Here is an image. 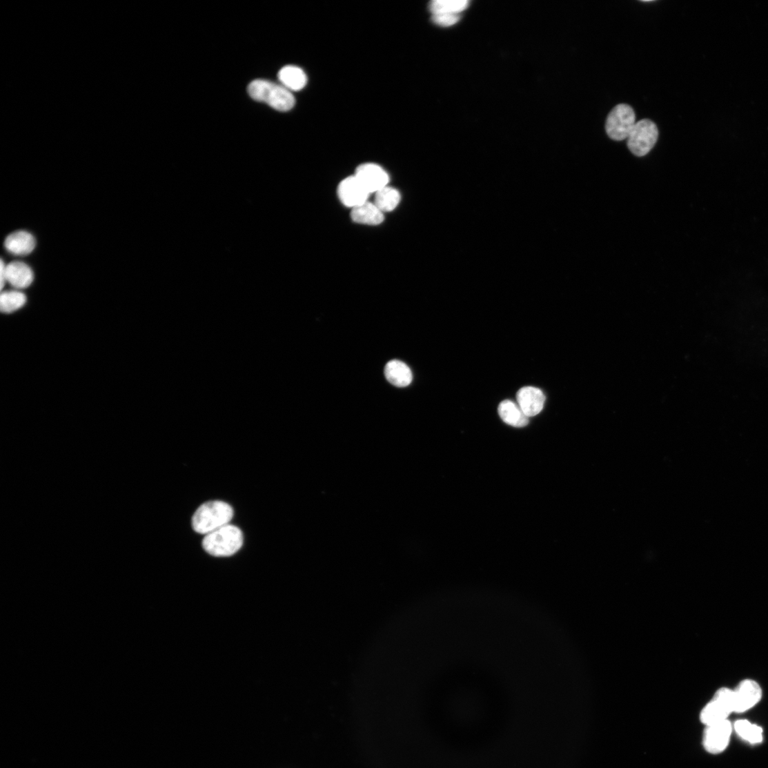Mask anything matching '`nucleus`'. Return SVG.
<instances>
[{
  "label": "nucleus",
  "instance_id": "21",
  "mask_svg": "<svg viewBox=\"0 0 768 768\" xmlns=\"http://www.w3.org/2000/svg\"><path fill=\"white\" fill-rule=\"evenodd\" d=\"M469 6L467 0H435L431 3L429 8L432 14H459Z\"/></svg>",
  "mask_w": 768,
  "mask_h": 768
},
{
  "label": "nucleus",
  "instance_id": "23",
  "mask_svg": "<svg viewBox=\"0 0 768 768\" xmlns=\"http://www.w3.org/2000/svg\"><path fill=\"white\" fill-rule=\"evenodd\" d=\"M6 265L3 260H1V266H0V278H1V290L3 291L7 282L6 280Z\"/></svg>",
  "mask_w": 768,
  "mask_h": 768
},
{
  "label": "nucleus",
  "instance_id": "15",
  "mask_svg": "<svg viewBox=\"0 0 768 768\" xmlns=\"http://www.w3.org/2000/svg\"><path fill=\"white\" fill-rule=\"evenodd\" d=\"M386 380L393 386L406 387L411 384L413 375L410 368L399 360H392L387 363L384 368Z\"/></svg>",
  "mask_w": 768,
  "mask_h": 768
},
{
  "label": "nucleus",
  "instance_id": "16",
  "mask_svg": "<svg viewBox=\"0 0 768 768\" xmlns=\"http://www.w3.org/2000/svg\"><path fill=\"white\" fill-rule=\"evenodd\" d=\"M278 79L282 85L291 91L302 90L308 82V78L304 70L292 65L284 67L279 72Z\"/></svg>",
  "mask_w": 768,
  "mask_h": 768
},
{
  "label": "nucleus",
  "instance_id": "3",
  "mask_svg": "<svg viewBox=\"0 0 768 768\" xmlns=\"http://www.w3.org/2000/svg\"><path fill=\"white\" fill-rule=\"evenodd\" d=\"M243 533L236 526L227 524L210 533L206 534L202 542L204 549L217 557H226L235 554L242 547Z\"/></svg>",
  "mask_w": 768,
  "mask_h": 768
},
{
  "label": "nucleus",
  "instance_id": "11",
  "mask_svg": "<svg viewBox=\"0 0 768 768\" xmlns=\"http://www.w3.org/2000/svg\"><path fill=\"white\" fill-rule=\"evenodd\" d=\"M517 400L518 405L529 417L538 415L543 410L546 397L541 389L526 386L518 392Z\"/></svg>",
  "mask_w": 768,
  "mask_h": 768
},
{
  "label": "nucleus",
  "instance_id": "17",
  "mask_svg": "<svg viewBox=\"0 0 768 768\" xmlns=\"http://www.w3.org/2000/svg\"><path fill=\"white\" fill-rule=\"evenodd\" d=\"M498 413L502 420L509 426L520 428L529 424L528 417L520 406L510 400H505L500 404Z\"/></svg>",
  "mask_w": 768,
  "mask_h": 768
},
{
  "label": "nucleus",
  "instance_id": "2",
  "mask_svg": "<svg viewBox=\"0 0 768 768\" xmlns=\"http://www.w3.org/2000/svg\"><path fill=\"white\" fill-rule=\"evenodd\" d=\"M248 92L255 101L264 102L278 111H288L295 104V99L291 90L283 85L268 81H252L248 87Z\"/></svg>",
  "mask_w": 768,
  "mask_h": 768
},
{
  "label": "nucleus",
  "instance_id": "13",
  "mask_svg": "<svg viewBox=\"0 0 768 768\" xmlns=\"http://www.w3.org/2000/svg\"><path fill=\"white\" fill-rule=\"evenodd\" d=\"M6 250L14 255H28L36 247V240L30 233L19 230L10 235L5 241Z\"/></svg>",
  "mask_w": 768,
  "mask_h": 768
},
{
  "label": "nucleus",
  "instance_id": "4",
  "mask_svg": "<svg viewBox=\"0 0 768 768\" xmlns=\"http://www.w3.org/2000/svg\"><path fill=\"white\" fill-rule=\"evenodd\" d=\"M658 136L659 130L654 122L642 120L636 123L628 136L627 147L636 156H645L655 147Z\"/></svg>",
  "mask_w": 768,
  "mask_h": 768
},
{
  "label": "nucleus",
  "instance_id": "7",
  "mask_svg": "<svg viewBox=\"0 0 768 768\" xmlns=\"http://www.w3.org/2000/svg\"><path fill=\"white\" fill-rule=\"evenodd\" d=\"M733 727L729 720L707 726L704 732L703 745L711 754L724 752L729 746Z\"/></svg>",
  "mask_w": 768,
  "mask_h": 768
},
{
  "label": "nucleus",
  "instance_id": "14",
  "mask_svg": "<svg viewBox=\"0 0 768 768\" xmlns=\"http://www.w3.org/2000/svg\"><path fill=\"white\" fill-rule=\"evenodd\" d=\"M351 218L357 224L377 226L384 221V215L374 202L367 201L352 208Z\"/></svg>",
  "mask_w": 768,
  "mask_h": 768
},
{
  "label": "nucleus",
  "instance_id": "22",
  "mask_svg": "<svg viewBox=\"0 0 768 768\" xmlns=\"http://www.w3.org/2000/svg\"><path fill=\"white\" fill-rule=\"evenodd\" d=\"M432 19L435 24L442 27L452 26L460 20L459 14H432Z\"/></svg>",
  "mask_w": 768,
  "mask_h": 768
},
{
  "label": "nucleus",
  "instance_id": "8",
  "mask_svg": "<svg viewBox=\"0 0 768 768\" xmlns=\"http://www.w3.org/2000/svg\"><path fill=\"white\" fill-rule=\"evenodd\" d=\"M762 691L760 685L751 679L740 682L733 689V699L735 713L746 712L761 700Z\"/></svg>",
  "mask_w": 768,
  "mask_h": 768
},
{
  "label": "nucleus",
  "instance_id": "20",
  "mask_svg": "<svg viewBox=\"0 0 768 768\" xmlns=\"http://www.w3.org/2000/svg\"><path fill=\"white\" fill-rule=\"evenodd\" d=\"M27 302L26 295L17 291L3 292L0 296V308L5 313H12L24 306Z\"/></svg>",
  "mask_w": 768,
  "mask_h": 768
},
{
  "label": "nucleus",
  "instance_id": "9",
  "mask_svg": "<svg viewBox=\"0 0 768 768\" xmlns=\"http://www.w3.org/2000/svg\"><path fill=\"white\" fill-rule=\"evenodd\" d=\"M355 176L369 194L386 187L389 182V176L386 170L374 163H366L359 166Z\"/></svg>",
  "mask_w": 768,
  "mask_h": 768
},
{
  "label": "nucleus",
  "instance_id": "18",
  "mask_svg": "<svg viewBox=\"0 0 768 768\" xmlns=\"http://www.w3.org/2000/svg\"><path fill=\"white\" fill-rule=\"evenodd\" d=\"M401 199V194L397 190L386 186L375 193L374 203L382 213H390L398 206Z\"/></svg>",
  "mask_w": 768,
  "mask_h": 768
},
{
  "label": "nucleus",
  "instance_id": "5",
  "mask_svg": "<svg viewBox=\"0 0 768 768\" xmlns=\"http://www.w3.org/2000/svg\"><path fill=\"white\" fill-rule=\"evenodd\" d=\"M733 712V689L723 687L716 692L713 699L702 709L700 719L707 727L728 720Z\"/></svg>",
  "mask_w": 768,
  "mask_h": 768
},
{
  "label": "nucleus",
  "instance_id": "1",
  "mask_svg": "<svg viewBox=\"0 0 768 768\" xmlns=\"http://www.w3.org/2000/svg\"><path fill=\"white\" fill-rule=\"evenodd\" d=\"M234 517V509L222 501H211L201 505L193 518V529L198 533L208 534L227 524Z\"/></svg>",
  "mask_w": 768,
  "mask_h": 768
},
{
  "label": "nucleus",
  "instance_id": "12",
  "mask_svg": "<svg viewBox=\"0 0 768 768\" xmlns=\"http://www.w3.org/2000/svg\"><path fill=\"white\" fill-rule=\"evenodd\" d=\"M6 280L17 289H25L34 282V272L26 264L14 262L6 266Z\"/></svg>",
  "mask_w": 768,
  "mask_h": 768
},
{
  "label": "nucleus",
  "instance_id": "6",
  "mask_svg": "<svg viewBox=\"0 0 768 768\" xmlns=\"http://www.w3.org/2000/svg\"><path fill=\"white\" fill-rule=\"evenodd\" d=\"M636 113L633 108L627 104H619L609 113L606 130L610 138L616 141L627 139L636 124Z\"/></svg>",
  "mask_w": 768,
  "mask_h": 768
},
{
  "label": "nucleus",
  "instance_id": "10",
  "mask_svg": "<svg viewBox=\"0 0 768 768\" xmlns=\"http://www.w3.org/2000/svg\"><path fill=\"white\" fill-rule=\"evenodd\" d=\"M337 195L344 206L353 208L367 201L370 194L353 175L346 177L339 183Z\"/></svg>",
  "mask_w": 768,
  "mask_h": 768
},
{
  "label": "nucleus",
  "instance_id": "19",
  "mask_svg": "<svg viewBox=\"0 0 768 768\" xmlns=\"http://www.w3.org/2000/svg\"><path fill=\"white\" fill-rule=\"evenodd\" d=\"M734 729L741 738L751 744H758L762 741V728L751 724L747 720H737L734 725Z\"/></svg>",
  "mask_w": 768,
  "mask_h": 768
}]
</instances>
